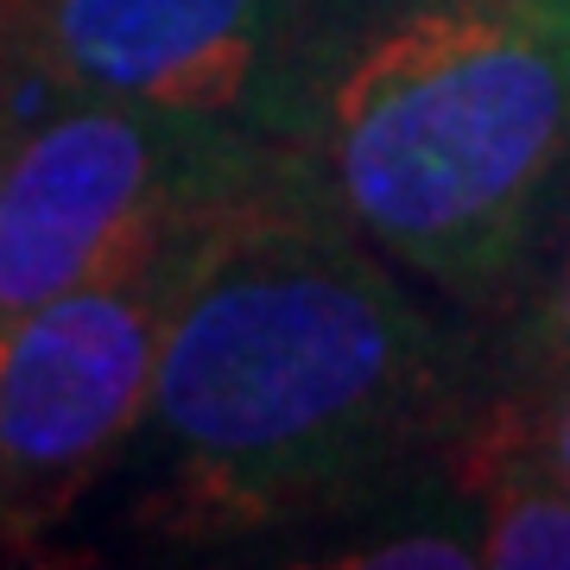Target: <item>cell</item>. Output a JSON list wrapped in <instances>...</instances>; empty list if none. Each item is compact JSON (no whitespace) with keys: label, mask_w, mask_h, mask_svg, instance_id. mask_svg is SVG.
Masks as SVG:
<instances>
[{"label":"cell","mask_w":570,"mask_h":570,"mask_svg":"<svg viewBox=\"0 0 570 570\" xmlns=\"http://www.w3.org/2000/svg\"><path fill=\"white\" fill-rule=\"evenodd\" d=\"M425 381V324L355 247L292 223L209 242L165 311L153 419L223 489H298L374 450Z\"/></svg>","instance_id":"cell-1"},{"label":"cell","mask_w":570,"mask_h":570,"mask_svg":"<svg viewBox=\"0 0 570 570\" xmlns=\"http://www.w3.org/2000/svg\"><path fill=\"white\" fill-rule=\"evenodd\" d=\"M564 153L570 0L425 7L336 89L343 204L438 279H482L508 261Z\"/></svg>","instance_id":"cell-2"},{"label":"cell","mask_w":570,"mask_h":570,"mask_svg":"<svg viewBox=\"0 0 570 570\" xmlns=\"http://www.w3.org/2000/svg\"><path fill=\"white\" fill-rule=\"evenodd\" d=\"M184 190L171 115L96 102L0 165V330L45 298L121 285L159 247Z\"/></svg>","instance_id":"cell-3"},{"label":"cell","mask_w":570,"mask_h":570,"mask_svg":"<svg viewBox=\"0 0 570 570\" xmlns=\"http://www.w3.org/2000/svg\"><path fill=\"white\" fill-rule=\"evenodd\" d=\"M165 311L153 285H82L0 330V475L51 489L153 406Z\"/></svg>","instance_id":"cell-4"},{"label":"cell","mask_w":570,"mask_h":570,"mask_svg":"<svg viewBox=\"0 0 570 570\" xmlns=\"http://www.w3.org/2000/svg\"><path fill=\"white\" fill-rule=\"evenodd\" d=\"M279 0H51L45 63L115 102L209 115L247 89Z\"/></svg>","instance_id":"cell-5"},{"label":"cell","mask_w":570,"mask_h":570,"mask_svg":"<svg viewBox=\"0 0 570 570\" xmlns=\"http://www.w3.org/2000/svg\"><path fill=\"white\" fill-rule=\"evenodd\" d=\"M482 564L501 570H570V489L564 482H508L489 508Z\"/></svg>","instance_id":"cell-6"},{"label":"cell","mask_w":570,"mask_h":570,"mask_svg":"<svg viewBox=\"0 0 570 570\" xmlns=\"http://www.w3.org/2000/svg\"><path fill=\"white\" fill-rule=\"evenodd\" d=\"M355 564H367V570H469V564H482V551H469L463 539H444V532H406V539H387L381 551H355Z\"/></svg>","instance_id":"cell-7"},{"label":"cell","mask_w":570,"mask_h":570,"mask_svg":"<svg viewBox=\"0 0 570 570\" xmlns=\"http://www.w3.org/2000/svg\"><path fill=\"white\" fill-rule=\"evenodd\" d=\"M546 348L570 367V254L558 266V285H551V305H546Z\"/></svg>","instance_id":"cell-8"},{"label":"cell","mask_w":570,"mask_h":570,"mask_svg":"<svg viewBox=\"0 0 570 570\" xmlns=\"http://www.w3.org/2000/svg\"><path fill=\"white\" fill-rule=\"evenodd\" d=\"M546 469H551V482H564L570 489V393H564V406L551 412V425H546Z\"/></svg>","instance_id":"cell-9"}]
</instances>
